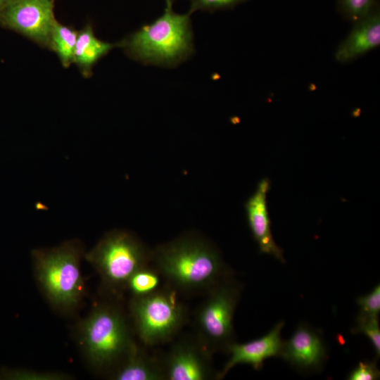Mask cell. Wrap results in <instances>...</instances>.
I'll return each mask as SVG.
<instances>
[{
  "label": "cell",
  "instance_id": "obj_1",
  "mask_svg": "<svg viewBox=\"0 0 380 380\" xmlns=\"http://www.w3.org/2000/svg\"><path fill=\"white\" fill-rule=\"evenodd\" d=\"M151 264L179 294L206 293L232 272L218 249L196 233L184 234L151 250Z\"/></svg>",
  "mask_w": 380,
  "mask_h": 380
},
{
  "label": "cell",
  "instance_id": "obj_2",
  "mask_svg": "<svg viewBox=\"0 0 380 380\" xmlns=\"http://www.w3.org/2000/svg\"><path fill=\"white\" fill-rule=\"evenodd\" d=\"M190 14L165 8L152 22L118 43L132 58L145 65L173 68L195 52Z\"/></svg>",
  "mask_w": 380,
  "mask_h": 380
},
{
  "label": "cell",
  "instance_id": "obj_3",
  "mask_svg": "<svg viewBox=\"0 0 380 380\" xmlns=\"http://www.w3.org/2000/svg\"><path fill=\"white\" fill-rule=\"evenodd\" d=\"M83 247L74 239L51 248L32 252L37 282L48 300L61 309H70L80 301L84 281L80 272Z\"/></svg>",
  "mask_w": 380,
  "mask_h": 380
},
{
  "label": "cell",
  "instance_id": "obj_4",
  "mask_svg": "<svg viewBox=\"0 0 380 380\" xmlns=\"http://www.w3.org/2000/svg\"><path fill=\"white\" fill-rule=\"evenodd\" d=\"M80 343L92 367L112 371L137 345L122 312L106 303L92 310L81 324Z\"/></svg>",
  "mask_w": 380,
  "mask_h": 380
},
{
  "label": "cell",
  "instance_id": "obj_5",
  "mask_svg": "<svg viewBox=\"0 0 380 380\" xmlns=\"http://www.w3.org/2000/svg\"><path fill=\"white\" fill-rule=\"evenodd\" d=\"M129 311L137 334L148 346L172 341L189 320L186 305L167 284L148 294L132 296Z\"/></svg>",
  "mask_w": 380,
  "mask_h": 380
},
{
  "label": "cell",
  "instance_id": "obj_6",
  "mask_svg": "<svg viewBox=\"0 0 380 380\" xmlns=\"http://www.w3.org/2000/svg\"><path fill=\"white\" fill-rule=\"evenodd\" d=\"M84 257L108 289L120 294L136 271L151 264V250L132 233L115 229L106 234Z\"/></svg>",
  "mask_w": 380,
  "mask_h": 380
},
{
  "label": "cell",
  "instance_id": "obj_7",
  "mask_svg": "<svg viewBox=\"0 0 380 380\" xmlns=\"http://www.w3.org/2000/svg\"><path fill=\"white\" fill-rule=\"evenodd\" d=\"M241 285L232 274L208 290L194 314L195 336L213 354H228L234 343V316L241 297Z\"/></svg>",
  "mask_w": 380,
  "mask_h": 380
},
{
  "label": "cell",
  "instance_id": "obj_8",
  "mask_svg": "<svg viewBox=\"0 0 380 380\" xmlns=\"http://www.w3.org/2000/svg\"><path fill=\"white\" fill-rule=\"evenodd\" d=\"M213 355L194 333L182 336L160 355L165 380L217 379Z\"/></svg>",
  "mask_w": 380,
  "mask_h": 380
},
{
  "label": "cell",
  "instance_id": "obj_9",
  "mask_svg": "<svg viewBox=\"0 0 380 380\" xmlns=\"http://www.w3.org/2000/svg\"><path fill=\"white\" fill-rule=\"evenodd\" d=\"M53 0H13L0 11V23L37 44L50 46L56 22Z\"/></svg>",
  "mask_w": 380,
  "mask_h": 380
},
{
  "label": "cell",
  "instance_id": "obj_10",
  "mask_svg": "<svg viewBox=\"0 0 380 380\" xmlns=\"http://www.w3.org/2000/svg\"><path fill=\"white\" fill-rule=\"evenodd\" d=\"M279 356L299 371H317L327 360V349L320 334L302 324L283 341Z\"/></svg>",
  "mask_w": 380,
  "mask_h": 380
},
{
  "label": "cell",
  "instance_id": "obj_11",
  "mask_svg": "<svg viewBox=\"0 0 380 380\" xmlns=\"http://www.w3.org/2000/svg\"><path fill=\"white\" fill-rule=\"evenodd\" d=\"M270 189V179L267 177L262 179L254 193L246 201L245 210L249 228L260 253L273 255L284 262L283 250L276 243L271 231L267 203V194Z\"/></svg>",
  "mask_w": 380,
  "mask_h": 380
},
{
  "label": "cell",
  "instance_id": "obj_12",
  "mask_svg": "<svg viewBox=\"0 0 380 380\" xmlns=\"http://www.w3.org/2000/svg\"><path fill=\"white\" fill-rule=\"evenodd\" d=\"M284 325V322L281 321L259 338L244 343L234 342L228 352L229 358L217 372V379H222L236 365L247 364L255 370H260L266 359L279 356L283 344L281 331Z\"/></svg>",
  "mask_w": 380,
  "mask_h": 380
},
{
  "label": "cell",
  "instance_id": "obj_13",
  "mask_svg": "<svg viewBox=\"0 0 380 380\" xmlns=\"http://www.w3.org/2000/svg\"><path fill=\"white\" fill-rule=\"evenodd\" d=\"M355 23L351 32L336 51L335 57L338 62L354 61L380 44V13L377 4Z\"/></svg>",
  "mask_w": 380,
  "mask_h": 380
},
{
  "label": "cell",
  "instance_id": "obj_14",
  "mask_svg": "<svg viewBox=\"0 0 380 380\" xmlns=\"http://www.w3.org/2000/svg\"><path fill=\"white\" fill-rule=\"evenodd\" d=\"M115 380H165L160 355H151L137 344L112 371Z\"/></svg>",
  "mask_w": 380,
  "mask_h": 380
},
{
  "label": "cell",
  "instance_id": "obj_15",
  "mask_svg": "<svg viewBox=\"0 0 380 380\" xmlns=\"http://www.w3.org/2000/svg\"><path fill=\"white\" fill-rule=\"evenodd\" d=\"M116 46L119 44H110L97 39L91 27L87 26L77 33L73 63L84 71H88L99 59Z\"/></svg>",
  "mask_w": 380,
  "mask_h": 380
},
{
  "label": "cell",
  "instance_id": "obj_16",
  "mask_svg": "<svg viewBox=\"0 0 380 380\" xmlns=\"http://www.w3.org/2000/svg\"><path fill=\"white\" fill-rule=\"evenodd\" d=\"M77 37V32L56 20L51 34L49 47L57 53L64 67L69 66L74 61Z\"/></svg>",
  "mask_w": 380,
  "mask_h": 380
},
{
  "label": "cell",
  "instance_id": "obj_17",
  "mask_svg": "<svg viewBox=\"0 0 380 380\" xmlns=\"http://www.w3.org/2000/svg\"><path fill=\"white\" fill-rule=\"evenodd\" d=\"M151 264L136 271L129 278L127 289L132 296L148 294L160 288L162 277L158 271Z\"/></svg>",
  "mask_w": 380,
  "mask_h": 380
},
{
  "label": "cell",
  "instance_id": "obj_18",
  "mask_svg": "<svg viewBox=\"0 0 380 380\" xmlns=\"http://www.w3.org/2000/svg\"><path fill=\"white\" fill-rule=\"evenodd\" d=\"M353 334H363L372 343L376 357L380 355V327L379 317H368L359 315L356 319V326L352 330Z\"/></svg>",
  "mask_w": 380,
  "mask_h": 380
},
{
  "label": "cell",
  "instance_id": "obj_19",
  "mask_svg": "<svg viewBox=\"0 0 380 380\" xmlns=\"http://www.w3.org/2000/svg\"><path fill=\"white\" fill-rule=\"evenodd\" d=\"M338 4L343 15L355 22L368 14L376 4L374 0H338Z\"/></svg>",
  "mask_w": 380,
  "mask_h": 380
},
{
  "label": "cell",
  "instance_id": "obj_20",
  "mask_svg": "<svg viewBox=\"0 0 380 380\" xmlns=\"http://www.w3.org/2000/svg\"><path fill=\"white\" fill-rule=\"evenodd\" d=\"M360 307L359 315L368 317H379L380 312V285L377 284L369 293L357 298Z\"/></svg>",
  "mask_w": 380,
  "mask_h": 380
},
{
  "label": "cell",
  "instance_id": "obj_21",
  "mask_svg": "<svg viewBox=\"0 0 380 380\" xmlns=\"http://www.w3.org/2000/svg\"><path fill=\"white\" fill-rule=\"evenodd\" d=\"M190 2L188 13L197 11L213 13L217 10L231 9L247 0H189Z\"/></svg>",
  "mask_w": 380,
  "mask_h": 380
},
{
  "label": "cell",
  "instance_id": "obj_22",
  "mask_svg": "<svg viewBox=\"0 0 380 380\" xmlns=\"http://www.w3.org/2000/svg\"><path fill=\"white\" fill-rule=\"evenodd\" d=\"M376 360L374 362H360L350 372L348 376L349 380H375L379 379L380 372L377 368Z\"/></svg>",
  "mask_w": 380,
  "mask_h": 380
},
{
  "label": "cell",
  "instance_id": "obj_23",
  "mask_svg": "<svg viewBox=\"0 0 380 380\" xmlns=\"http://www.w3.org/2000/svg\"><path fill=\"white\" fill-rule=\"evenodd\" d=\"M13 0H0V11L9 4Z\"/></svg>",
  "mask_w": 380,
  "mask_h": 380
},
{
  "label": "cell",
  "instance_id": "obj_24",
  "mask_svg": "<svg viewBox=\"0 0 380 380\" xmlns=\"http://www.w3.org/2000/svg\"><path fill=\"white\" fill-rule=\"evenodd\" d=\"M165 2V8H172V5L175 0H164Z\"/></svg>",
  "mask_w": 380,
  "mask_h": 380
}]
</instances>
